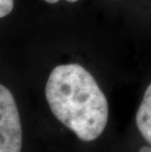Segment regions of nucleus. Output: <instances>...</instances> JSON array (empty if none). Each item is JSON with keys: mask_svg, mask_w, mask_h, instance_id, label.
<instances>
[{"mask_svg": "<svg viewBox=\"0 0 151 152\" xmlns=\"http://www.w3.org/2000/svg\"><path fill=\"white\" fill-rule=\"evenodd\" d=\"M45 97L54 116L80 140L92 141L108 122V102L90 73L78 64L51 71Z\"/></svg>", "mask_w": 151, "mask_h": 152, "instance_id": "nucleus-1", "label": "nucleus"}, {"mask_svg": "<svg viewBox=\"0 0 151 152\" xmlns=\"http://www.w3.org/2000/svg\"><path fill=\"white\" fill-rule=\"evenodd\" d=\"M22 128L14 96L0 86V152H21Z\"/></svg>", "mask_w": 151, "mask_h": 152, "instance_id": "nucleus-2", "label": "nucleus"}, {"mask_svg": "<svg viewBox=\"0 0 151 152\" xmlns=\"http://www.w3.org/2000/svg\"><path fill=\"white\" fill-rule=\"evenodd\" d=\"M136 123L143 138L151 144V83L147 86L137 109Z\"/></svg>", "mask_w": 151, "mask_h": 152, "instance_id": "nucleus-3", "label": "nucleus"}, {"mask_svg": "<svg viewBox=\"0 0 151 152\" xmlns=\"http://www.w3.org/2000/svg\"><path fill=\"white\" fill-rule=\"evenodd\" d=\"M13 0H0V17L4 18L13 10Z\"/></svg>", "mask_w": 151, "mask_h": 152, "instance_id": "nucleus-4", "label": "nucleus"}, {"mask_svg": "<svg viewBox=\"0 0 151 152\" xmlns=\"http://www.w3.org/2000/svg\"><path fill=\"white\" fill-rule=\"evenodd\" d=\"M139 152H151V148L148 146H143V147L140 148Z\"/></svg>", "mask_w": 151, "mask_h": 152, "instance_id": "nucleus-5", "label": "nucleus"}, {"mask_svg": "<svg viewBox=\"0 0 151 152\" xmlns=\"http://www.w3.org/2000/svg\"><path fill=\"white\" fill-rule=\"evenodd\" d=\"M45 1H46L47 3H50V4H54V3L58 2L59 0H45Z\"/></svg>", "mask_w": 151, "mask_h": 152, "instance_id": "nucleus-6", "label": "nucleus"}, {"mask_svg": "<svg viewBox=\"0 0 151 152\" xmlns=\"http://www.w3.org/2000/svg\"><path fill=\"white\" fill-rule=\"evenodd\" d=\"M66 1H68V2H77V1H79V0H66Z\"/></svg>", "mask_w": 151, "mask_h": 152, "instance_id": "nucleus-7", "label": "nucleus"}]
</instances>
